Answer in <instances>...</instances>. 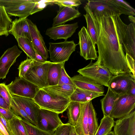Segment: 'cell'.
<instances>
[{"mask_svg": "<svg viewBox=\"0 0 135 135\" xmlns=\"http://www.w3.org/2000/svg\"><path fill=\"white\" fill-rule=\"evenodd\" d=\"M22 52L15 45L4 52L0 58V79L6 78L10 68Z\"/></svg>", "mask_w": 135, "mask_h": 135, "instance_id": "15", "label": "cell"}, {"mask_svg": "<svg viewBox=\"0 0 135 135\" xmlns=\"http://www.w3.org/2000/svg\"><path fill=\"white\" fill-rule=\"evenodd\" d=\"M76 88V86L71 85L58 84L54 85L49 86L42 89L47 92L65 98H69Z\"/></svg>", "mask_w": 135, "mask_h": 135, "instance_id": "24", "label": "cell"}, {"mask_svg": "<svg viewBox=\"0 0 135 135\" xmlns=\"http://www.w3.org/2000/svg\"><path fill=\"white\" fill-rule=\"evenodd\" d=\"M21 121L26 130L28 135H54V132L42 130L31 123L22 119Z\"/></svg>", "mask_w": 135, "mask_h": 135, "instance_id": "34", "label": "cell"}, {"mask_svg": "<svg viewBox=\"0 0 135 135\" xmlns=\"http://www.w3.org/2000/svg\"><path fill=\"white\" fill-rule=\"evenodd\" d=\"M52 63L47 61L44 63L34 61V63L23 78L40 89L48 86L47 73L49 67Z\"/></svg>", "mask_w": 135, "mask_h": 135, "instance_id": "5", "label": "cell"}, {"mask_svg": "<svg viewBox=\"0 0 135 135\" xmlns=\"http://www.w3.org/2000/svg\"><path fill=\"white\" fill-rule=\"evenodd\" d=\"M36 61L41 63L45 62L46 60L40 55L36 51Z\"/></svg>", "mask_w": 135, "mask_h": 135, "instance_id": "48", "label": "cell"}, {"mask_svg": "<svg viewBox=\"0 0 135 135\" xmlns=\"http://www.w3.org/2000/svg\"><path fill=\"white\" fill-rule=\"evenodd\" d=\"M115 135H135V111L115 122L113 131Z\"/></svg>", "mask_w": 135, "mask_h": 135, "instance_id": "14", "label": "cell"}, {"mask_svg": "<svg viewBox=\"0 0 135 135\" xmlns=\"http://www.w3.org/2000/svg\"><path fill=\"white\" fill-rule=\"evenodd\" d=\"M40 108L58 114L62 113L67 109L70 99L47 92L40 89L33 99Z\"/></svg>", "mask_w": 135, "mask_h": 135, "instance_id": "3", "label": "cell"}, {"mask_svg": "<svg viewBox=\"0 0 135 135\" xmlns=\"http://www.w3.org/2000/svg\"><path fill=\"white\" fill-rule=\"evenodd\" d=\"M37 0H0V6H3L9 16L19 18H27L32 13Z\"/></svg>", "mask_w": 135, "mask_h": 135, "instance_id": "4", "label": "cell"}, {"mask_svg": "<svg viewBox=\"0 0 135 135\" xmlns=\"http://www.w3.org/2000/svg\"><path fill=\"white\" fill-rule=\"evenodd\" d=\"M87 5L92 14L102 17L107 14L115 13L126 15H135V9L123 0H90Z\"/></svg>", "mask_w": 135, "mask_h": 135, "instance_id": "2", "label": "cell"}, {"mask_svg": "<svg viewBox=\"0 0 135 135\" xmlns=\"http://www.w3.org/2000/svg\"><path fill=\"white\" fill-rule=\"evenodd\" d=\"M78 27V23L63 25L49 28L46 31L45 34L50 39L56 40L63 39L66 41L75 32Z\"/></svg>", "mask_w": 135, "mask_h": 135, "instance_id": "16", "label": "cell"}, {"mask_svg": "<svg viewBox=\"0 0 135 135\" xmlns=\"http://www.w3.org/2000/svg\"><path fill=\"white\" fill-rule=\"evenodd\" d=\"M0 95L10 105L11 95L4 83H0Z\"/></svg>", "mask_w": 135, "mask_h": 135, "instance_id": "40", "label": "cell"}, {"mask_svg": "<svg viewBox=\"0 0 135 135\" xmlns=\"http://www.w3.org/2000/svg\"><path fill=\"white\" fill-rule=\"evenodd\" d=\"M69 135H78L75 131L74 126H71Z\"/></svg>", "mask_w": 135, "mask_h": 135, "instance_id": "49", "label": "cell"}, {"mask_svg": "<svg viewBox=\"0 0 135 135\" xmlns=\"http://www.w3.org/2000/svg\"><path fill=\"white\" fill-rule=\"evenodd\" d=\"M48 52L50 60L54 63L65 62L69 60L71 55L75 51L77 44L71 41L58 43H49Z\"/></svg>", "mask_w": 135, "mask_h": 135, "instance_id": "7", "label": "cell"}, {"mask_svg": "<svg viewBox=\"0 0 135 135\" xmlns=\"http://www.w3.org/2000/svg\"><path fill=\"white\" fill-rule=\"evenodd\" d=\"M31 42L35 51L46 60L48 58V51L40 31L36 26L27 18Z\"/></svg>", "mask_w": 135, "mask_h": 135, "instance_id": "17", "label": "cell"}, {"mask_svg": "<svg viewBox=\"0 0 135 135\" xmlns=\"http://www.w3.org/2000/svg\"><path fill=\"white\" fill-rule=\"evenodd\" d=\"M92 16L97 35L98 56L95 62L107 68L113 75L128 73L133 78L128 66L123 47L127 25L121 15L115 13L102 17Z\"/></svg>", "mask_w": 135, "mask_h": 135, "instance_id": "1", "label": "cell"}, {"mask_svg": "<svg viewBox=\"0 0 135 135\" xmlns=\"http://www.w3.org/2000/svg\"><path fill=\"white\" fill-rule=\"evenodd\" d=\"M135 107V96L128 94L118 95L110 116L119 119L130 113Z\"/></svg>", "mask_w": 135, "mask_h": 135, "instance_id": "10", "label": "cell"}, {"mask_svg": "<svg viewBox=\"0 0 135 135\" xmlns=\"http://www.w3.org/2000/svg\"><path fill=\"white\" fill-rule=\"evenodd\" d=\"M71 78L76 87L90 91L104 93L103 86L80 74Z\"/></svg>", "mask_w": 135, "mask_h": 135, "instance_id": "20", "label": "cell"}, {"mask_svg": "<svg viewBox=\"0 0 135 135\" xmlns=\"http://www.w3.org/2000/svg\"><path fill=\"white\" fill-rule=\"evenodd\" d=\"M10 106L11 109L15 115L32 124L31 120L27 113L22 108L15 103L12 98Z\"/></svg>", "mask_w": 135, "mask_h": 135, "instance_id": "35", "label": "cell"}, {"mask_svg": "<svg viewBox=\"0 0 135 135\" xmlns=\"http://www.w3.org/2000/svg\"><path fill=\"white\" fill-rule=\"evenodd\" d=\"M125 56L129 69L133 76L134 79L135 80V60L127 54H126Z\"/></svg>", "mask_w": 135, "mask_h": 135, "instance_id": "42", "label": "cell"}, {"mask_svg": "<svg viewBox=\"0 0 135 135\" xmlns=\"http://www.w3.org/2000/svg\"><path fill=\"white\" fill-rule=\"evenodd\" d=\"M71 126L68 123H63L59 126L55 131L54 135H69Z\"/></svg>", "mask_w": 135, "mask_h": 135, "instance_id": "39", "label": "cell"}, {"mask_svg": "<svg viewBox=\"0 0 135 135\" xmlns=\"http://www.w3.org/2000/svg\"><path fill=\"white\" fill-rule=\"evenodd\" d=\"M11 97L15 103L27 113L32 124L37 127V117L40 109L39 105L32 99L14 95H11Z\"/></svg>", "mask_w": 135, "mask_h": 135, "instance_id": "13", "label": "cell"}, {"mask_svg": "<svg viewBox=\"0 0 135 135\" xmlns=\"http://www.w3.org/2000/svg\"><path fill=\"white\" fill-rule=\"evenodd\" d=\"M53 0L41 1L37 0V2L33 10L32 15L43 9L47 5L53 3Z\"/></svg>", "mask_w": 135, "mask_h": 135, "instance_id": "41", "label": "cell"}, {"mask_svg": "<svg viewBox=\"0 0 135 135\" xmlns=\"http://www.w3.org/2000/svg\"><path fill=\"white\" fill-rule=\"evenodd\" d=\"M0 113L8 120L12 119L16 116L11 109H5L0 107Z\"/></svg>", "mask_w": 135, "mask_h": 135, "instance_id": "43", "label": "cell"}, {"mask_svg": "<svg viewBox=\"0 0 135 135\" xmlns=\"http://www.w3.org/2000/svg\"><path fill=\"white\" fill-rule=\"evenodd\" d=\"M11 95L33 99L40 89L37 86L23 78L16 77L7 85Z\"/></svg>", "mask_w": 135, "mask_h": 135, "instance_id": "8", "label": "cell"}, {"mask_svg": "<svg viewBox=\"0 0 135 135\" xmlns=\"http://www.w3.org/2000/svg\"><path fill=\"white\" fill-rule=\"evenodd\" d=\"M19 47L30 59L36 61V51L31 41L26 37H20L17 40Z\"/></svg>", "mask_w": 135, "mask_h": 135, "instance_id": "27", "label": "cell"}, {"mask_svg": "<svg viewBox=\"0 0 135 135\" xmlns=\"http://www.w3.org/2000/svg\"><path fill=\"white\" fill-rule=\"evenodd\" d=\"M0 135H10L5 127L0 121Z\"/></svg>", "mask_w": 135, "mask_h": 135, "instance_id": "46", "label": "cell"}, {"mask_svg": "<svg viewBox=\"0 0 135 135\" xmlns=\"http://www.w3.org/2000/svg\"><path fill=\"white\" fill-rule=\"evenodd\" d=\"M104 93L94 92L76 87L69 99L70 102L84 103L88 102L98 97L104 95Z\"/></svg>", "mask_w": 135, "mask_h": 135, "instance_id": "23", "label": "cell"}, {"mask_svg": "<svg viewBox=\"0 0 135 135\" xmlns=\"http://www.w3.org/2000/svg\"><path fill=\"white\" fill-rule=\"evenodd\" d=\"M97 113L91 101L89 102L88 115V129L89 135H95L98 127Z\"/></svg>", "mask_w": 135, "mask_h": 135, "instance_id": "29", "label": "cell"}, {"mask_svg": "<svg viewBox=\"0 0 135 135\" xmlns=\"http://www.w3.org/2000/svg\"><path fill=\"white\" fill-rule=\"evenodd\" d=\"M0 107L5 109H10V106L5 100L0 95Z\"/></svg>", "mask_w": 135, "mask_h": 135, "instance_id": "45", "label": "cell"}, {"mask_svg": "<svg viewBox=\"0 0 135 135\" xmlns=\"http://www.w3.org/2000/svg\"><path fill=\"white\" fill-rule=\"evenodd\" d=\"M84 9L86 13L84 15L87 24V30L91 37L94 45L95 46L97 40V35L93 18L85 6Z\"/></svg>", "mask_w": 135, "mask_h": 135, "instance_id": "33", "label": "cell"}, {"mask_svg": "<svg viewBox=\"0 0 135 135\" xmlns=\"http://www.w3.org/2000/svg\"><path fill=\"white\" fill-rule=\"evenodd\" d=\"M56 16L53 19L52 27L64 25L66 22L73 20L81 15L75 8L59 6Z\"/></svg>", "mask_w": 135, "mask_h": 135, "instance_id": "19", "label": "cell"}, {"mask_svg": "<svg viewBox=\"0 0 135 135\" xmlns=\"http://www.w3.org/2000/svg\"><path fill=\"white\" fill-rule=\"evenodd\" d=\"M80 103L79 102L71 101L67 107L68 123L75 126L79 117L80 112Z\"/></svg>", "mask_w": 135, "mask_h": 135, "instance_id": "30", "label": "cell"}, {"mask_svg": "<svg viewBox=\"0 0 135 135\" xmlns=\"http://www.w3.org/2000/svg\"><path fill=\"white\" fill-rule=\"evenodd\" d=\"M34 61L28 57L26 60L21 62L18 69L19 71V77L23 78L34 63Z\"/></svg>", "mask_w": 135, "mask_h": 135, "instance_id": "36", "label": "cell"}, {"mask_svg": "<svg viewBox=\"0 0 135 135\" xmlns=\"http://www.w3.org/2000/svg\"><path fill=\"white\" fill-rule=\"evenodd\" d=\"M133 81H135L128 73L113 75L109 80L108 87L118 95L127 94Z\"/></svg>", "mask_w": 135, "mask_h": 135, "instance_id": "12", "label": "cell"}, {"mask_svg": "<svg viewBox=\"0 0 135 135\" xmlns=\"http://www.w3.org/2000/svg\"><path fill=\"white\" fill-rule=\"evenodd\" d=\"M105 135H115L113 131H111L110 132L106 134Z\"/></svg>", "mask_w": 135, "mask_h": 135, "instance_id": "51", "label": "cell"}, {"mask_svg": "<svg viewBox=\"0 0 135 135\" xmlns=\"http://www.w3.org/2000/svg\"><path fill=\"white\" fill-rule=\"evenodd\" d=\"M89 102L80 103V112L76 125L74 126L78 135L88 134V115Z\"/></svg>", "mask_w": 135, "mask_h": 135, "instance_id": "21", "label": "cell"}, {"mask_svg": "<svg viewBox=\"0 0 135 135\" xmlns=\"http://www.w3.org/2000/svg\"><path fill=\"white\" fill-rule=\"evenodd\" d=\"M58 84H66L76 86L68 74L65 69L64 65L61 69L60 76Z\"/></svg>", "mask_w": 135, "mask_h": 135, "instance_id": "38", "label": "cell"}, {"mask_svg": "<svg viewBox=\"0 0 135 135\" xmlns=\"http://www.w3.org/2000/svg\"><path fill=\"white\" fill-rule=\"evenodd\" d=\"M135 23L131 22L127 25L123 42L126 54L135 60Z\"/></svg>", "mask_w": 135, "mask_h": 135, "instance_id": "22", "label": "cell"}, {"mask_svg": "<svg viewBox=\"0 0 135 135\" xmlns=\"http://www.w3.org/2000/svg\"><path fill=\"white\" fill-rule=\"evenodd\" d=\"M22 119L16 115L9 120L12 135H28L26 128L21 121Z\"/></svg>", "mask_w": 135, "mask_h": 135, "instance_id": "32", "label": "cell"}, {"mask_svg": "<svg viewBox=\"0 0 135 135\" xmlns=\"http://www.w3.org/2000/svg\"><path fill=\"white\" fill-rule=\"evenodd\" d=\"M127 94L135 96V81H132L131 86Z\"/></svg>", "mask_w": 135, "mask_h": 135, "instance_id": "47", "label": "cell"}, {"mask_svg": "<svg viewBox=\"0 0 135 135\" xmlns=\"http://www.w3.org/2000/svg\"><path fill=\"white\" fill-rule=\"evenodd\" d=\"M0 121L5 127L9 134L12 135L9 123V120L6 119L0 113Z\"/></svg>", "mask_w": 135, "mask_h": 135, "instance_id": "44", "label": "cell"}, {"mask_svg": "<svg viewBox=\"0 0 135 135\" xmlns=\"http://www.w3.org/2000/svg\"><path fill=\"white\" fill-rule=\"evenodd\" d=\"M87 135H89V134H87Z\"/></svg>", "mask_w": 135, "mask_h": 135, "instance_id": "52", "label": "cell"}, {"mask_svg": "<svg viewBox=\"0 0 135 135\" xmlns=\"http://www.w3.org/2000/svg\"><path fill=\"white\" fill-rule=\"evenodd\" d=\"M77 72L97 83L107 87L113 75L105 67L91 62L85 67L78 70Z\"/></svg>", "mask_w": 135, "mask_h": 135, "instance_id": "6", "label": "cell"}, {"mask_svg": "<svg viewBox=\"0 0 135 135\" xmlns=\"http://www.w3.org/2000/svg\"><path fill=\"white\" fill-rule=\"evenodd\" d=\"M78 35L81 56L86 60H97L98 56L95 46L86 28L83 26L79 32Z\"/></svg>", "mask_w": 135, "mask_h": 135, "instance_id": "11", "label": "cell"}, {"mask_svg": "<svg viewBox=\"0 0 135 135\" xmlns=\"http://www.w3.org/2000/svg\"><path fill=\"white\" fill-rule=\"evenodd\" d=\"M53 3L59 6H62L70 8H75L79 6L81 4L79 0H54Z\"/></svg>", "mask_w": 135, "mask_h": 135, "instance_id": "37", "label": "cell"}, {"mask_svg": "<svg viewBox=\"0 0 135 135\" xmlns=\"http://www.w3.org/2000/svg\"><path fill=\"white\" fill-rule=\"evenodd\" d=\"M9 33L13 35L16 40L18 38L21 37L27 38L31 41L27 18H16L13 21Z\"/></svg>", "mask_w": 135, "mask_h": 135, "instance_id": "18", "label": "cell"}, {"mask_svg": "<svg viewBox=\"0 0 135 135\" xmlns=\"http://www.w3.org/2000/svg\"><path fill=\"white\" fill-rule=\"evenodd\" d=\"M118 95L108 88L106 94L100 100L102 109L104 115L110 116L115 100Z\"/></svg>", "mask_w": 135, "mask_h": 135, "instance_id": "25", "label": "cell"}, {"mask_svg": "<svg viewBox=\"0 0 135 135\" xmlns=\"http://www.w3.org/2000/svg\"><path fill=\"white\" fill-rule=\"evenodd\" d=\"M59 114L55 112L40 108L37 127L46 132H54L59 126L63 124Z\"/></svg>", "mask_w": 135, "mask_h": 135, "instance_id": "9", "label": "cell"}, {"mask_svg": "<svg viewBox=\"0 0 135 135\" xmlns=\"http://www.w3.org/2000/svg\"><path fill=\"white\" fill-rule=\"evenodd\" d=\"M12 20L6 12L3 6H0V36L9 35V31Z\"/></svg>", "mask_w": 135, "mask_h": 135, "instance_id": "28", "label": "cell"}, {"mask_svg": "<svg viewBox=\"0 0 135 135\" xmlns=\"http://www.w3.org/2000/svg\"><path fill=\"white\" fill-rule=\"evenodd\" d=\"M65 62H53L49 67L47 73V82L49 86L58 84L62 67Z\"/></svg>", "mask_w": 135, "mask_h": 135, "instance_id": "26", "label": "cell"}, {"mask_svg": "<svg viewBox=\"0 0 135 135\" xmlns=\"http://www.w3.org/2000/svg\"><path fill=\"white\" fill-rule=\"evenodd\" d=\"M128 18L129 21L132 23H135V17H133V16L131 15H129Z\"/></svg>", "mask_w": 135, "mask_h": 135, "instance_id": "50", "label": "cell"}, {"mask_svg": "<svg viewBox=\"0 0 135 135\" xmlns=\"http://www.w3.org/2000/svg\"><path fill=\"white\" fill-rule=\"evenodd\" d=\"M115 122L111 116L104 115L95 135H105L111 131Z\"/></svg>", "mask_w": 135, "mask_h": 135, "instance_id": "31", "label": "cell"}]
</instances>
